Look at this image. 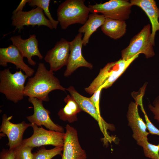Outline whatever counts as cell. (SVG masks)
<instances>
[{
    "mask_svg": "<svg viewBox=\"0 0 159 159\" xmlns=\"http://www.w3.org/2000/svg\"><path fill=\"white\" fill-rule=\"evenodd\" d=\"M10 68L0 71V92L16 103L24 98L25 82L28 77L20 70L12 73Z\"/></svg>",
    "mask_w": 159,
    "mask_h": 159,
    "instance_id": "277c9868",
    "label": "cell"
},
{
    "mask_svg": "<svg viewBox=\"0 0 159 159\" xmlns=\"http://www.w3.org/2000/svg\"><path fill=\"white\" fill-rule=\"evenodd\" d=\"M62 150L63 147H55L47 150L43 146L37 152L33 153V159H52L58 155L62 156Z\"/></svg>",
    "mask_w": 159,
    "mask_h": 159,
    "instance_id": "603a6c76",
    "label": "cell"
},
{
    "mask_svg": "<svg viewBox=\"0 0 159 159\" xmlns=\"http://www.w3.org/2000/svg\"><path fill=\"white\" fill-rule=\"evenodd\" d=\"M84 0H66L59 5L57 21L62 29H66L72 24L83 25L86 22L90 12Z\"/></svg>",
    "mask_w": 159,
    "mask_h": 159,
    "instance_id": "7a4b0ae2",
    "label": "cell"
},
{
    "mask_svg": "<svg viewBox=\"0 0 159 159\" xmlns=\"http://www.w3.org/2000/svg\"><path fill=\"white\" fill-rule=\"evenodd\" d=\"M33 148L21 145L14 149L15 159H33Z\"/></svg>",
    "mask_w": 159,
    "mask_h": 159,
    "instance_id": "d4e9b609",
    "label": "cell"
},
{
    "mask_svg": "<svg viewBox=\"0 0 159 159\" xmlns=\"http://www.w3.org/2000/svg\"><path fill=\"white\" fill-rule=\"evenodd\" d=\"M70 53L69 42L62 38L48 51L44 58L50 65V70L57 71L66 65Z\"/></svg>",
    "mask_w": 159,
    "mask_h": 159,
    "instance_id": "7c38bea8",
    "label": "cell"
},
{
    "mask_svg": "<svg viewBox=\"0 0 159 159\" xmlns=\"http://www.w3.org/2000/svg\"><path fill=\"white\" fill-rule=\"evenodd\" d=\"M31 124L33 133L29 138L23 140L21 145L33 148L47 145L63 147L65 133L47 130L34 124Z\"/></svg>",
    "mask_w": 159,
    "mask_h": 159,
    "instance_id": "52a82bcc",
    "label": "cell"
},
{
    "mask_svg": "<svg viewBox=\"0 0 159 159\" xmlns=\"http://www.w3.org/2000/svg\"><path fill=\"white\" fill-rule=\"evenodd\" d=\"M50 0H29L28 3L31 7L37 6L42 8L52 25L53 29H56L59 22L55 20L52 16L49 10Z\"/></svg>",
    "mask_w": 159,
    "mask_h": 159,
    "instance_id": "7402d4cb",
    "label": "cell"
},
{
    "mask_svg": "<svg viewBox=\"0 0 159 159\" xmlns=\"http://www.w3.org/2000/svg\"><path fill=\"white\" fill-rule=\"evenodd\" d=\"M65 128L62 159H86V153L79 141L77 131L67 124Z\"/></svg>",
    "mask_w": 159,
    "mask_h": 159,
    "instance_id": "4fadbf2b",
    "label": "cell"
},
{
    "mask_svg": "<svg viewBox=\"0 0 159 159\" xmlns=\"http://www.w3.org/2000/svg\"><path fill=\"white\" fill-rule=\"evenodd\" d=\"M105 86V85L104 84L102 85L94 92L92 96L90 97V100L95 107L98 115L100 116H101L99 107L100 96L101 91L103 88H104Z\"/></svg>",
    "mask_w": 159,
    "mask_h": 159,
    "instance_id": "484cf974",
    "label": "cell"
},
{
    "mask_svg": "<svg viewBox=\"0 0 159 159\" xmlns=\"http://www.w3.org/2000/svg\"><path fill=\"white\" fill-rule=\"evenodd\" d=\"M24 57L19 49L13 44L6 48H0V65L6 67L8 63L13 64L17 69H20L28 77H31L34 71L24 62Z\"/></svg>",
    "mask_w": 159,
    "mask_h": 159,
    "instance_id": "2e32d148",
    "label": "cell"
},
{
    "mask_svg": "<svg viewBox=\"0 0 159 159\" xmlns=\"http://www.w3.org/2000/svg\"><path fill=\"white\" fill-rule=\"evenodd\" d=\"M130 2L132 6L140 8L149 18L152 26L150 41L154 46L156 33L159 30V9L156 2L154 0H131Z\"/></svg>",
    "mask_w": 159,
    "mask_h": 159,
    "instance_id": "ac0fdd59",
    "label": "cell"
},
{
    "mask_svg": "<svg viewBox=\"0 0 159 159\" xmlns=\"http://www.w3.org/2000/svg\"><path fill=\"white\" fill-rule=\"evenodd\" d=\"M12 117H8L5 114L3 115L0 130V132L6 135L8 138L7 145L9 149H14L22 144L23 134L31 124L24 121L18 124L12 123L10 120Z\"/></svg>",
    "mask_w": 159,
    "mask_h": 159,
    "instance_id": "8fae6325",
    "label": "cell"
},
{
    "mask_svg": "<svg viewBox=\"0 0 159 159\" xmlns=\"http://www.w3.org/2000/svg\"><path fill=\"white\" fill-rule=\"evenodd\" d=\"M64 100L66 105L58 112V115L60 119L70 123L77 121V114L82 110L79 105L69 95L65 97Z\"/></svg>",
    "mask_w": 159,
    "mask_h": 159,
    "instance_id": "44dd1931",
    "label": "cell"
},
{
    "mask_svg": "<svg viewBox=\"0 0 159 159\" xmlns=\"http://www.w3.org/2000/svg\"><path fill=\"white\" fill-rule=\"evenodd\" d=\"M138 105L136 102H131L129 105L127 115L128 125L133 132V137L137 143L148 138L147 136L150 133L147 131L146 124L139 115Z\"/></svg>",
    "mask_w": 159,
    "mask_h": 159,
    "instance_id": "e0dca14e",
    "label": "cell"
},
{
    "mask_svg": "<svg viewBox=\"0 0 159 159\" xmlns=\"http://www.w3.org/2000/svg\"><path fill=\"white\" fill-rule=\"evenodd\" d=\"M52 71L48 70L44 64L39 63L34 75L29 78L25 86L24 96L33 97L44 101L49 100V94L55 90L66 92Z\"/></svg>",
    "mask_w": 159,
    "mask_h": 159,
    "instance_id": "6da1fadb",
    "label": "cell"
},
{
    "mask_svg": "<svg viewBox=\"0 0 159 159\" xmlns=\"http://www.w3.org/2000/svg\"><path fill=\"white\" fill-rule=\"evenodd\" d=\"M148 107L154 115V118L159 121V96L155 99L153 105L150 104Z\"/></svg>",
    "mask_w": 159,
    "mask_h": 159,
    "instance_id": "83f0119b",
    "label": "cell"
},
{
    "mask_svg": "<svg viewBox=\"0 0 159 159\" xmlns=\"http://www.w3.org/2000/svg\"><path fill=\"white\" fill-rule=\"evenodd\" d=\"M106 18L102 14L96 13L89 14L86 22L78 30L79 33H84L82 39L83 45L86 46L88 44L92 34L104 24Z\"/></svg>",
    "mask_w": 159,
    "mask_h": 159,
    "instance_id": "d6986e66",
    "label": "cell"
},
{
    "mask_svg": "<svg viewBox=\"0 0 159 159\" xmlns=\"http://www.w3.org/2000/svg\"><path fill=\"white\" fill-rule=\"evenodd\" d=\"M82 34L79 33L70 44V53L64 75L65 77L70 75L78 68L85 67L92 69V64L88 62L82 54L83 45Z\"/></svg>",
    "mask_w": 159,
    "mask_h": 159,
    "instance_id": "9c48e42d",
    "label": "cell"
},
{
    "mask_svg": "<svg viewBox=\"0 0 159 159\" xmlns=\"http://www.w3.org/2000/svg\"><path fill=\"white\" fill-rule=\"evenodd\" d=\"M139 54H138L127 60L121 58L117 61L107 63L100 69L98 76L90 85L85 88V91L92 95L103 84H105L104 88L110 87Z\"/></svg>",
    "mask_w": 159,
    "mask_h": 159,
    "instance_id": "3957f363",
    "label": "cell"
},
{
    "mask_svg": "<svg viewBox=\"0 0 159 159\" xmlns=\"http://www.w3.org/2000/svg\"><path fill=\"white\" fill-rule=\"evenodd\" d=\"M126 26L125 21L106 18L101 29L106 35L112 39H117L125 34Z\"/></svg>",
    "mask_w": 159,
    "mask_h": 159,
    "instance_id": "ffe728a7",
    "label": "cell"
},
{
    "mask_svg": "<svg viewBox=\"0 0 159 159\" xmlns=\"http://www.w3.org/2000/svg\"><path fill=\"white\" fill-rule=\"evenodd\" d=\"M151 33L150 24L144 26L141 30L132 38L128 46L122 51V59L127 60L140 53L144 54L147 58L153 57L155 53L150 41Z\"/></svg>",
    "mask_w": 159,
    "mask_h": 159,
    "instance_id": "5b68a950",
    "label": "cell"
},
{
    "mask_svg": "<svg viewBox=\"0 0 159 159\" xmlns=\"http://www.w3.org/2000/svg\"><path fill=\"white\" fill-rule=\"evenodd\" d=\"M29 0H22L16 9L14 10L12 12L14 14L19 12L22 11L24 7L27 3H29Z\"/></svg>",
    "mask_w": 159,
    "mask_h": 159,
    "instance_id": "f546056e",
    "label": "cell"
},
{
    "mask_svg": "<svg viewBox=\"0 0 159 159\" xmlns=\"http://www.w3.org/2000/svg\"><path fill=\"white\" fill-rule=\"evenodd\" d=\"M132 5L126 0H110L88 6L90 12L101 13L106 18L125 21L129 18Z\"/></svg>",
    "mask_w": 159,
    "mask_h": 159,
    "instance_id": "8992f818",
    "label": "cell"
},
{
    "mask_svg": "<svg viewBox=\"0 0 159 159\" xmlns=\"http://www.w3.org/2000/svg\"><path fill=\"white\" fill-rule=\"evenodd\" d=\"M12 14L11 25L15 27L14 32L17 29L20 32L25 26H44L50 29H53L51 22L46 17L40 8L37 7L28 11H22Z\"/></svg>",
    "mask_w": 159,
    "mask_h": 159,
    "instance_id": "ba28073f",
    "label": "cell"
},
{
    "mask_svg": "<svg viewBox=\"0 0 159 159\" xmlns=\"http://www.w3.org/2000/svg\"><path fill=\"white\" fill-rule=\"evenodd\" d=\"M10 40L12 44L19 49L23 57H26L28 63L34 66L36 62L32 59L34 56H37L40 59L43 58L38 48V41L34 34L30 35L29 38L24 39L21 35L13 36Z\"/></svg>",
    "mask_w": 159,
    "mask_h": 159,
    "instance_id": "9a60e30c",
    "label": "cell"
},
{
    "mask_svg": "<svg viewBox=\"0 0 159 159\" xmlns=\"http://www.w3.org/2000/svg\"><path fill=\"white\" fill-rule=\"evenodd\" d=\"M28 101L33 106L34 113L32 115L26 117L31 123L38 126H44L50 130L64 133L63 127L55 124L51 119L50 111L44 107L42 101L37 98L29 97Z\"/></svg>",
    "mask_w": 159,
    "mask_h": 159,
    "instance_id": "30bf717a",
    "label": "cell"
},
{
    "mask_svg": "<svg viewBox=\"0 0 159 159\" xmlns=\"http://www.w3.org/2000/svg\"><path fill=\"white\" fill-rule=\"evenodd\" d=\"M137 144L143 148L146 157L152 159H159V143L157 145H153L148 142L147 138Z\"/></svg>",
    "mask_w": 159,
    "mask_h": 159,
    "instance_id": "cb8c5ba5",
    "label": "cell"
},
{
    "mask_svg": "<svg viewBox=\"0 0 159 159\" xmlns=\"http://www.w3.org/2000/svg\"><path fill=\"white\" fill-rule=\"evenodd\" d=\"M66 90L69 92L71 96L77 103L82 110L89 114L97 122L104 136L108 135L107 132V130H113L114 127L113 125L107 123L101 116L99 115L90 97L81 95L72 86L66 88Z\"/></svg>",
    "mask_w": 159,
    "mask_h": 159,
    "instance_id": "5bb4252c",
    "label": "cell"
},
{
    "mask_svg": "<svg viewBox=\"0 0 159 159\" xmlns=\"http://www.w3.org/2000/svg\"><path fill=\"white\" fill-rule=\"evenodd\" d=\"M140 107L144 115L147 129L149 131V133L152 135H155L159 136V130L150 121L144 110L143 105Z\"/></svg>",
    "mask_w": 159,
    "mask_h": 159,
    "instance_id": "4316f807",
    "label": "cell"
},
{
    "mask_svg": "<svg viewBox=\"0 0 159 159\" xmlns=\"http://www.w3.org/2000/svg\"><path fill=\"white\" fill-rule=\"evenodd\" d=\"M0 159H15L14 149H3L0 153Z\"/></svg>",
    "mask_w": 159,
    "mask_h": 159,
    "instance_id": "f1b7e54d",
    "label": "cell"
}]
</instances>
